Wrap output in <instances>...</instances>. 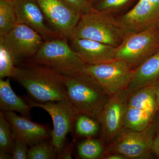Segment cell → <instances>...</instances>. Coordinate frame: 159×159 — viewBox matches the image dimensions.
Instances as JSON below:
<instances>
[{"instance_id": "obj_1", "label": "cell", "mask_w": 159, "mask_h": 159, "mask_svg": "<svg viewBox=\"0 0 159 159\" xmlns=\"http://www.w3.org/2000/svg\"><path fill=\"white\" fill-rule=\"evenodd\" d=\"M11 78L21 85L35 102L68 100L64 76L44 66L31 61L16 67Z\"/></svg>"}, {"instance_id": "obj_2", "label": "cell", "mask_w": 159, "mask_h": 159, "mask_svg": "<svg viewBox=\"0 0 159 159\" xmlns=\"http://www.w3.org/2000/svg\"><path fill=\"white\" fill-rule=\"evenodd\" d=\"M69 102L78 115L97 119L110 97L89 74L80 72L64 76Z\"/></svg>"}, {"instance_id": "obj_3", "label": "cell", "mask_w": 159, "mask_h": 159, "mask_svg": "<svg viewBox=\"0 0 159 159\" xmlns=\"http://www.w3.org/2000/svg\"><path fill=\"white\" fill-rule=\"evenodd\" d=\"M67 40L57 38L44 41L31 57V61L66 77L82 72L86 64L69 44Z\"/></svg>"}, {"instance_id": "obj_4", "label": "cell", "mask_w": 159, "mask_h": 159, "mask_svg": "<svg viewBox=\"0 0 159 159\" xmlns=\"http://www.w3.org/2000/svg\"><path fill=\"white\" fill-rule=\"evenodd\" d=\"M73 38L93 40L117 48L123 41L124 35L116 16L93 7L81 16L71 39Z\"/></svg>"}, {"instance_id": "obj_5", "label": "cell", "mask_w": 159, "mask_h": 159, "mask_svg": "<svg viewBox=\"0 0 159 159\" xmlns=\"http://www.w3.org/2000/svg\"><path fill=\"white\" fill-rule=\"evenodd\" d=\"M156 135L154 120L147 128L140 131L124 127L106 147L103 154H120L127 159L154 158L152 145Z\"/></svg>"}, {"instance_id": "obj_6", "label": "cell", "mask_w": 159, "mask_h": 159, "mask_svg": "<svg viewBox=\"0 0 159 159\" xmlns=\"http://www.w3.org/2000/svg\"><path fill=\"white\" fill-rule=\"evenodd\" d=\"M136 68L123 60L86 64L82 72L89 74L111 96L126 89L134 74Z\"/></svg>"}, {"instance_id": "obj_7", "label": "cell", "mask_w": 159, "mask_h": 159, "mask_svg": "<svg viewBox=\"0 0 159 159\" xmlns=\"http://www.w3.org/2000/svg\"><path fill=\"white\" fill-rule=\"evenodd\" d=\"M159 50V29L151 28L125 36L116 48L115 59L121 60L139 66Z\"/></svg>"}, {"instance_id": "obj_8", "label": "cell", "mask_w": 159, "mask_h": 159, "mask_svg": "<svg viewBox=\"0 0 159 159\" xmlns=\"http://www.w3.org/2000/svg\"><path fill=\"white\" fill-rule=\"evenodd\" d=\"M25 99L31 108L43 109L51 116L54 126L51 131V142L60 155L67 135L73 129L79 115L68 100L40 103L26 97Z\"/></svg>"}, {"instance_id": "obj_9", "label": "cell", "mask_w": 159, "mask_h": 159, "mask_svg": "<svg viewBox=\"0 0 159 159\" xmlns=\"http://www.w3.org/2000/svg\"><path fill=\"white\" fill-rule=\"evenodd\" d=\"M116 18L124 37L149 28L159 29V0H139L132 9Z\"/></svg>"}, {"instance_id": "obj_10", "label": "cell", "mask_w": 159, "mask_h": 159, "mask_svg": "<svg viewBox=\"0 0 159 159\" xmlns=\"http://www.w3.org/2000/svg\"><path fill=\"white\" fill-rule=\"evenodd\" d=\"M51 29L70 39L81 15L63 0H36Z\"/></svg>"}, {"instance_id": "obj_11", "label": "cell", "mask_w": 159, "mask_h": 159, "mask_svg": "<svg viewBox=\"0 0 159 159\" xmlns=\"http://www.w3.org/2000/svg\"><path fill=\"white\" fill-rule=\"evenodd\" d=\"M126 89L110 96L97 119L100 125V140L108 145L124 128Z\"/></svg>"}, {"instance_id": "obj_12", "label": "cell", "mask_w": 159, "mask_h": 159, "mask_svg": "<svg viewBox=\"0 0 159 159\" xmlns=\"http://www.w3.org/2000/svg\"><path fill=\"white\" fill-rule=\"evenodd\" d=\"M44 42L38 32L24 24H16L8 33L0 36V42L11 52L16 63L34 56Z\"/></svg>"}, {"instance_id": "obj_13", "label": "cell", "mask_w": 159, "mask_h": 159, "mask_svg": "<svg viewBox=\"0 0 159 159\" xmlns=\"http://www.w3.org/2000/svg\"><path fill=\"white\" fill-rule=\"evenodd\" d=\"M17 24H24L38 32L44 40L62 38L46 25L44 16L36 0H11Z\"/></svg>"}, {"instance_id": "obj_14", "label": "cell", "mask_w": 159, "mask_h": 159, "mask_svg": "<svg viewBox=\"0 0 159 159\" xmlns=\"http://www.w3.org/2000/svg\"><path fill=\"white\" fill-rule=\"evenodd\" d=\"M3 113L11 125L15 140L30 147L51 138V131L45 125L32 122L25 117L19 116L14 111Z\"/></svg>"}, {"instance_id": "obj_15", "label": "cell", "mask_w": 159, "mask_h": 159, "mask_svg": "<svg viewBox=\"0 0 159 159\" xmlns=\"http://www.w3.org/2000/svg\"><path fill=\"white\" fill-rule=\"evenodd\" d=\"M70 40L72 48L86 64H96L115 59L116 48L86 39Z\"/></svg>"}, {"instance_id": "obj_16", "label": "cell", "mask_w": 159, "mask_h": 159, "mask_svg": "<svg viewBox=\"0 0 159 159\" xmlns=\"http://www.w3.org/2000/svg\"><path fill=\"white\" fill-rule=\"evenodd\" d=\"M159 80V50L137 67L126 90L129 94L142 88L152 86Z\"/></svg>"}, {"instance_id": "obj_17", "label": "cell", "mask_w": 159, "mask_h": 159, "mask_svg": "<svg viewBox=\"0 0 159 159\" xmlns=\"http://www.w3.org/2000/svg\"><path fill=\"white\" fill-rule=\"evenodd\" d=\"M30 106L20 97L15 93L11 88L10 78L6 80L0 79V109L2 111H16L23 116L30 119Z\"/></svg>"}, {"instance_id": "obj_18", "label": "cell", "mask_w": 159, "mask_h": 159, "mask_svg": "<svg viewBox=\"0 0 159 159\" xmlns=\"http://www.w3.org/2000/svg\"><path fill=\"white\" fill-rule=\"evenodd\" d=\"M125 106L147 111L155 115L158 111L152 86L145 87L127 93Z\"/></svg>"}, {"instance_id": "obj_19", "label": "cell", "mask_w": 159, "mask_h": 159, "mask_svg": "<svg viewBox=\"0 0 159 159\" xmlns=\"http://www.w3.org/2000/svg\"><path fill=\"white\" fill-rule=\"evenodd\" d=\"M156 114L125 106L124 116V127L139 131L144 130L152 122Z\"/></svg>"}, {"instance_id": "obj_20", "label": "cell", "mask_w": 159, "mask_h": 159, "mask_svg": "<svg viewBox=\"0 0 159 159\" xmlns=\"http://www.w3.org/2000/svg\"><path fill=\"white\" fill-rule=\"evenodd\" d=\"M105 149L104 144L100 139L88 138L78 145L77 153L81 159H101Z\"/></svg>"}, {"instance_id": "obj_21", "label": "cell", "mask_w": 159, "mask_h": 159, "mask_svg": "<svg viewBox=\"0 0 159 159\" xmlns=\"http://www.w3.org/2000/svg\"><path fill=\"white\" fill-rule=\"evenodd\" d=\"M16 24V14L12 1H0V36L8 33Z\"/></svg>"}, {"instance_id": "obj_22", "label": "cell", "mask_w": 159, "mask_h": 159, "mask_svg": "<svg viewBox=\"0 0 159 159\" xmlns=\"http://www.w3.org/2000/svg\"><path fill=\"white\" fill-rule=\"evenodd\" d=\"M100 128L97 119L87 115H78L75 122L76 133L81 136L91 138L98 133Z\"/></svg>"}, {"instance_id": "obj_23", "label": "cell", "mask_w": 159, "mask_h": 159, "mask_svg": "<svg viewBox=\"0 0 159 159\" xmlns=\"http://www.w3.org/2000/svg\"><path fill=\"white\" fill-rule=\"evenodd\" d=\"M58 153L52 143L46 140L30 147L28 150V159H53L58 157Z\"/></svg>"}, {"instance_id": "obj_24", "label": "cell", "mask_w": 159, "mask_h": 159, "mask_svg": "<svg viewBox=\"0 0 159 159\" xmlns=\"http://www.w3.org/2000/svg\"><path fill=\"white\" fill-rule=\"evenodd\" d=\"M14 142L11 125L4 116L0 112V152H7L11 154Z\"/></svg>"}, {"instance_id": "obj_25", "label": "cell", "mask_w": 159, "mask_h": 159, "mask_svg": "<svg viewBox=\"0 0 159 159\" xmlns=\"http://www.w3.org/2000/svg\"><path fill=\"white\" fill-rule=\"evenodd\" d=\"M12 54L2 43L0 42V78H11L16 67Z\"/></svg>"}, {"instance_id": "obj_26", "label": "cell", "mask_w": 159, "mask_h": 159, "mask_svg": "<svg viewBox=\"0 0 159 159\" xmlns=\"http://www.w3.org/2000/svg\"><path fill=\"white\" fill-rule=\"evenodd\" d=\"M134 0H101L94 9L115 16L124 10Z\"/></svg>"}, {"instance_id": "obj_27", "label": "cell", "mask_w": 159, "mask_h": 159, "mask_svg": "<svg viewBox=\"0 0 159 159\" xmlns=\"http://www.w3.org/2000/svg\"><path fill=\"white\" fill-rule=\"evenodd\" d=\"M81 15L85 14L93 9V6L89 0H63Z\"/></svg>"}, {"instance_id": "obj_28", "label": "cell", "mask_w": 159, "mask_h": 159, "mask_svg": "<svg viewBox=\"0 0 159 159\" xmlns=\"http://www.w3.org/2000/svg\"><path fill=\"white\" fill-rule=\"evenodd\" d=\"M28 146L20 141L15 140L11 153V159H28Z\"/></svg>"}, {"instance_id": "obj_29", "label": "cell", "mask_w": 159, "mask_h": 159, "mask_svg": "<svg viewBox=\"0 0 159 159\" xmlns=\"http://www.w3.org/2000/svg\"><path fill=\"white\" fill-rule=\"evenodd\" d=\"M152 151L155 156L159 159V134H156L153 139Z\"/></svg>"}, {"instance_id": "obj_30", "label": "cell", "mask_w": 159, "mask_h": 159, "mask_svg": "<svg viewBox=\"0 0 159 159\" xmlns=\"http://www.w3.org/2000/svg\"><path fill=\"white\" fill-rule=\"evenodd\" d=\"M101 159H127L123 155L118 153L103 154Z\"/></svg>"}, {"instance_id": "obj_31", "label": "cell", "mask_w": 159, "mask_h": 159, "mask_svg": "<svg viewBox=\"0 0 159 159\" xmlns=\"http://www.w3.org/2000/svg\"><path fill=\"white\" fill-rule=\"evenodd\" d=\"M151 86H152L153 88L154 92L155 95L156 99L157 105L158 110H159V80Z\"/></svg>"}, {"instance_id": "obj_32", "label": "cell", "mask_w": 159, "mask_h": 159, "mask_svg": "<svg viewBox=\"0 0 159 159\" xmlns=\"http://www.w3.org/2000/svg\"><path fill=\"white\" fill-rule=\"evenodd\" d=\"M154 123L155 126L156 134H159V110L157 112L155 117L154 119Z\"/></svg>"}, {"instance_id": "obj_33", "label": "cell", "mask_w": 159, "mask_h": 159, "mask_svg": "<svg viewBox=\"0 0 159 159\" xmlns=\"http://www.w3.org/2000/svg\"><path fill=\"white\" fill-rule=\"evenodd\" d=\"M0 159H11V154L7 152H0Z\"/></svg>"}, {"instance_id": "obj_34", "label": "cell", "mask_w": 159, "mask_h": 159, "mask_svg": "<svg viewBox=\"0 0 159 159\" xmlns=\"http://www.w3.org/2000/svg\"><path fill=\"white\" fill-rule=\"evenodd\" d=\"M101 1V0H89L90 2L92 4H93V3L94 2H96V1Z\"/></svg>"}, {"instance_id": "obj_35", "label": "cell", "mask_w": 159, "mask_h": 159, "mask_svg": "<svg viewBox=\"0 0 159 159\" xmlns=\"http://www.w3.org/2000/svg\"><path fill=\"white\" fill-rule=\"evenodd\" d=\"M0 1H9V0H0Z\"/></svg>"}]
</instances>
